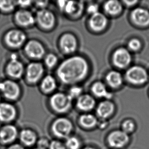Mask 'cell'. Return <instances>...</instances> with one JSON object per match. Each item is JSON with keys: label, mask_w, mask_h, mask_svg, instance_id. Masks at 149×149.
Here are the masks:
<instances>
[{"label": "cell", "mask_w": 149, "mask_h": 149, "mask_svg": "<svg viewBox=\"0 0 149 149\" xmlns=\"http://www.w3.org/2000/svg\"><path fill=\"white\" fill-rule=\"evenodd\" d=\"M89 64L82 56H71L61 61L55 70L59 84L72 86L80 83L89 73Z\"/></svg>", "instance_id": "cell-1"}, {"label": "cell", "mask_w": 149, "mask_h": 149, "mask_svg": "<svg viewBox=\"0 0 149 149\" xmlns=\"http://www.w3.org/2000/svg\"><path fill=\"white\" fill-rule=\"evenodd\" d=\"M75 126L73 121L66 116H57L51 122L49 131L54 139L64 141L74 134Z\"/></svg>", "instance_id": "cell-2"}, {"label": "cell", "mask_w": 149, "mask_h": 149, "mask_svg": "<svg viewBox=\"0 0 149 149\" xmlns=\"http://www.w3.org/2000/svg\"><path fill=\"white\" fill-rule=\"evenodd\" d=\"M73 101L67 93L57 91L48 96V107L51 111L57 116H65L72 109Z\"/></svg>", "instance_id": "cell-3"}, {"label": "cell", "mask_w": 149, "mask_h": 149, "mask_svg": "<svg viewBox=\"0 0 149 149\" xmlns=\"http://www.w3.org/2000/svg\"><path fill=\"white\" fill-rule=\"evenodd\" d=\"M28 40L26 33L18 28L9 29L2 36L3 45L7 49L13 52L22 49Z\"/></svg>", "instance_id": "cell-4"}, {"label": "cell", "mask_w": 149, "mask_h": 149, "mask_svg": "<svg viewBox=\"0 0 149 149\" xmlns=\"http://www.w3.org/2000/svg\"><path fill=\"white\" fill-rule=\"evenodd\" d=\"M0 93L5 101L14 103L22 96V88L18 81L8 78L2 79H0Z\"/></svg>", "instance_id": "cell-5"}, {"label": "cell", "mask_w": 149, "mask_h": 149, "mask_svg": "<svg viewBox=\"0 0 149 149\" xmlns=\"http://www.w3.org/2000/svg\"><path fill=\"white\" fill-rule=\"evenodd\" d=\"M35 16V26L42 32H51L56 28L57 17L55 12L50 9L37 11Z\"/></svg>", "instance_id": "cell-6"}, {"label": "cell", "mask_w": 149, "mask_h": 149, "mask_svg": "<svg viewBox=\"0 0 149 149\" xmlns=\"http://www.w3.org/2000/svg\"><path fill=\"white\" fill-rule=\"evenodd\" d=\"M46 68L42 62L39 61H31L27 65L25 70V83L30 86L38 85L45 75Z\"/></svg>", "instance_id": "cell-7"}, {"label": "cell", "mask_w": 149, "mask_h": 149, "mask_svg": "<svg viewBox=\"0 0 149 149\" xmlns=\"http://www.w3.org/2000/svg\"><path fill=\"white\" fill-rule=\"evenodd\" d=\"M25 67L18 54L12 53L4 67V72L8 79L18 81L24 77Z\"/></svg>", "instance_id": "cell-8"}, {"label": "cell", "mask_w": 149, "mask_h": 149, "mask_svg": "<svg viewBox=\"0 0 149 149\" xmlns=\"http://www.w3.org/2000/svg\"><path fill=\"white\" fill-rule=\"evenodd\" d=\"M22 49L25 56L31 61L40 62L47 53L44 44L35 38L28 39Z\"/></svg>", "instance_id": "cell-9"}, {"label": "cell", "mask_w": 149, "mask_h": 149, "mask_svg": "<svg viewBox=\"0 0 149 149\" xmlns=\"http://www.w3.org/2000/svg\"><path fill=\"white\" fill-rule=\"evenodd\" d=\"M105 141L110 149H124L131 143V135L120 129H114L108 133Z\"/></svg>", "instance_id": "cell-10"}, {"label": "cell", "mask_w": 149, "mask_h": 149, "mask_svg": "<svg viewBox=\"0 0 149 149\" xmlns=\"http://www.w3.org/2000/svg\"><path fill=\"white\" fill-rule=\"evenodd\" d=\"M13 21L17 28L29 29L35 26V16L30 9H17L13 15Z\"/></svg>", "instance_id": "cell-11"}, {"label": "cell", "mask_w": 149, "mask_h": 149, "mask_svg": "<svg viewBox=\"0 0 149 149\" xmlns=\"http://www.w3.org/2000/svg\"><path fill=\"white\" fill-rule=\"evenodd\" d=\"M57 44L59 52L66 56L73 54L78 48L76 37L70 32H64L61 34L58 37Z\"/></svg>", "instance_id": "cell-12"}, {"label": "cell", "mask_w": 149, "mask_h": 149, "mask_svg": "<svg viewBox=\"0 0 149 149\" xmlns=\"http://www.w3.org/2000/svg\"><path fill=\"white\" fill-rule=\"evenodd\" d=\"M20 129L13 124L1 125L0 127V145L4 147L15 143L18 140Z\"/></svg>", "instance_id": "cell-13"}, {"label": "cell", "mask_w": 149, "mask_h": 149, "mask_svg": "<svg viewBox=\"0 0 149 149\" xmlns=\"http://www.w3.org/2000/svg\"><path fill=\"white\" fill-rule=\"evenodd\" d=\"M18 117V109L14 103L2 101L0 103V123L13 124Z\"/></svg>", "instance_id": "cell-14"}, {"label": "cell", "mask_w": 149, "mask_h": 149, "mask_svg": "<svg viewBox=\"0 0 149 149\" xmlns=\"http://www.w3.org/2000/svg\"><path fill=\"white\" fill-rule=\"evenodd\" d=\"M55 5L59 12L69 17L78 16L83 9V5L80 2L58 1L55 2Z\"/></svg>", "instance_id": "cell-15"}, {"label": "cell", "mask_w": 149, "mask_h": 149, "mask_svg": "<svg viewBox=\"0 0 149 149\" xmlns=\"http://www.w3.org/2000/svg\"><path fill=\"white\" fill-rule=\"evenodd\" d=\"M126 77L130 83L136 85L143 84L147 81L148 76L145 69L138 66L130 67L126 71Z\"/></svg>", "instance_id": "cell-16"}, {"label": "cell", "mask_w": 149, "mask_h": 149, "mask_svg": "<svg viewBox=\"0 0 149 149\" xmlns=\"http://www.w3.org/2000/svg\"><path fill=\"white\" fill-rule=\"evenodd\" d=\"M38 134L34 129L24 128L20 130L18 141L25 148L34 147L39 139Z\"/></svg>", "instance_id": "cell-17"}, {"label": "cell", "mask_w": 149, "mask_h": 149, "mask_svg": "<svg viewBox=\"0 0 149 149\" xmlns=\"http://www.w3.org/2000/svg\"><path fill=\"white\" fill-rule=\"evenodd\" d=\"M58 81L54 75L46 74L38 84L39 90L42 94L50 96L57 92Z\"/></svg>", "instance_id": "cell-18"}, {"label": "cell", "mask_w": 149, "mask_h": 149, "mask_svg": "<svg viewBox=\"0 0 149 149\" xmlns=\"http://www.w3.org/2000/svg\"><path fill=\"white\" fill-rule=\"evenodd\" d=\"M78 125L85 131H91L97 129L99 119L96 116L90 113H83L79 117Z\"/></svg>", "instance_id": "cell-19"}, {"label": "cell", "mask_w": 149, "mask_h": 149, "mask_svg": "<svg viewBox=\"0 0 149 149\" xmlns=\"http://www.w3.org/2000/svg\"><path fill=\"white\" fill-rule=\"evenodd\" d=\"M112 60L115 66L119 68H124L131 62V54L127 49L119 48L113 54Z\"/></svg>", "instance_id": "cell-20"}, {"label": "cell", "mask_w": 149, "mask_h": 149, "mask_svg": "<svg viewBox=\"0 0 149 149\" xmlns=\"http://www.w3.org/2000/svg\"><path fill=\"white\" fill-rule=\"evenodd\" d=\"M115 111V106L109 100L103 101L99 103L96 109V116L100 120H108L112 116Z\"/></svg>", "instance_id": "cell-21"}, {"label": "cell", "mask_w": 149, "mask_h": 149, "mask_svg": "<svg viewBox=\"0 0 149 149\" xmlns=\"http://www.w3.org/2000/svg\"><path fill=\"white\" fill-rule=\"evenodd\" d=\"M76 106L79 111L84 113H89V111L95 108L96 101L91 95H81L76 99Z\"/></svg>", "instance_id": "cell-22"}, {"label": "cell", "mask_w": 149, "mask_h": 149, "mask_svg": "<svg viewBox=\"0 0 149 149\" xmlns=\"http://www.w3.org/2000/svg\"><path fill=\"white\" fill-rule=\"evenodd\" d=\"M131 17L136 24L145 26L149 24V12L143 8H137L131 13Z\"/></svg>", "instance_id": "cell-23"}, {"label": "cell", "mask_w": 149, "mask_h": 149, "mask_svg": "<svg viewBox=\"0 0 149 149\" xmlns=\"http://www.w3.org/2000/svg\"><path fill=\"white\" fill-rule=\"evenodd\" d=\"M107 18L103 13L98 12L91 15L89 23L91 28L96 31H101L107 26Z\"/></svg>", "instance_id": "cell-24"}, {"label": "cell", "mask_w": 149, "mask_h": 149, "mask_svg": "<svg viewBox=\"0 0 149 149\" xmlns=\"http://www.w3.org/2000/svg\"><path fill=\"white\" fill-rule=\"evenodd\" d=\"M42 61L46 69L50 70H55L60 62L58 56L53 52H47Z\"/></svg>", "instance_id": "cell-25"}, {"label": "cell", "mask_w": 149, "mask_h": 149, "mask_svg": "<svg viewBox=\"0 0 149 149\" xmlns=\"http://www.w3.org/2000/svg\"><path fill=\"white\" fill-rule=\"evenodd\" d=\"M91 90L93 94L99 98H105L109 99L111 97V93L107 91L105 85L102 82H97L92 86Z\"/></svg>", "instance_id": "cell-26"}, {"label": "cell", "mask_w": 149, "mask_h": 149, "mask_svg": "<svg viewBox=\"0 0 149 149\" xmlns=\"http://www.w3.org/2000/svg\"><path fill=\"white\" fill-rule=\"evenodd\" d=\"M108 84L112 88L119 87L123 83V77L120 73L117 71H110L106 77Z\"/></svg>", "instance_id": "cell-27"}, {"label": "cell", "mask_w": 149, "mask_h": 149, "mask_svg": "<svg viewBox=\"0 0 149 149\" xmlns=\"http://www.w3.org/2000/svg\"><path fill=\"white\" fill-rule=\"evenodd\" d=\"M104 7L105 11L111 15H117L122 10V6L121 3L115 0L106 2Z\"/></svg>", "instance_id": "cell-28"}, {"label": "cell", "mask_w": 149, "mask_h": 149, "mask_svg": "<svg viewBox=\"0 0 149 149\" xmlns=\"http://www.w3.org/2000/svg\"><path fill=\"white\" fill-rule=\"evenodd\" d=\"M17 9L16 1H0V13L2 14L14 13Z\"/></svg>", "instance_id": "cell-29"}, {"label": "cell", "mask_w": 149, "mask_h": 149, "mask_svg": "<svg viewBox=\"0 0 149 149\" xmlns=\"http://www.w3.org/2000/svg\"><path fill=\"white\" fill-rule=\"evenodd\" d=\"M67 149H81L83 147L80 137L74 134L64 141Z\"/></svg>", "instance_id": "cell-30"}, {"label": "cell", "mask_w": 149, "mask_h": 149, "mask_svg": "<svg viewBox=\"0 0 149 149\" xmlns=\"http://www.w3.org/2000/svg\"><path fill=\"white\" fill-rule=\"evenodd\" d=\"M137 128L135 121L132 119H127L121 123L120 129L128 135H131L136 131Z\"/></svg>", "instance_id": "cell-31"}, {"label": "cell", "mask_w": 149, "mask_h": 149, "mask_svg": "<svg viewBox=\"0 0 149 149\" xmlns=\"http://www.w3.org/2000/svg\"><path fill=\"white\" fill-rule=\"evenodd\" d=\"M82 90L80 87L77 86L76 85L72 86L69 88L67 94L69 97L74 100V99H77L82 95Z\"/></svg>", "instance_id": "cell-32"}, {"label": "cell", "mask_w": 149, "mask_h": 149, "mask_svg": "<svg viewBox=\"0 0 149 149\" xmlns=\"http://www.w3.org/2000/svg\"><path fill=\"white\" fill-rule=\"evenodd\" d=\"M48 149H67V148L64 141L53 139L51 140Z\"/></svg>", "instance_id": "cell-33"}, {"label": "cell", "mask_w": 149, "mask_h": 149, "mask_svg": "<svg viewBox=\"0 0 149 149\" xmlns=\"http://www.w3.org/2000/svg\"><path fill=\"white\" fill-rule=\"evenodd\" d=\"M50 141L51 140L48 137L44 136L39 137L35 147L41 149H48Z\"/></svg>", "instance_id": "cell-34"}, {"label": "cell", "mask_w": 149, "mask_h": 149, "mask_svg": "<svg viewBox=\"0 0 149 149\" xmlns=\"http://www.w3.org/2000/svg\"><path fill=\"white\" fill-rule=\"evenodd\" d=\"M18 9H29L33 5V1H16Z\"/></svg>", "instance_id": "cell-35"}, {"label": "cell", "mask_w": 149, "mask_h": 149, "mask_svg": "<svg viewBox=\"0 0 149 149\" xmlns=\"http://www.w3.org/2000/svg\"><path fill=\"white\" fill-rule=\"evenodd\" d=\"M49 1H33V7H34L37 9V11L43 10L48 8L49 5Z\"/></svg>", "instance_id": "cell-36"}, {"label": "cell", "mask_w": 149, "mask_h": 149, "mask_svg": "<svg viewBox=\"0 0 149 149\" xmlns=\"http://www.w3.org/2000/svg\"><path fill=\"white\" fill-rule=\"evenodd\" d=\"M141 41L137 39H133L128 43V47L131 50L136 51L141 49Z\"/></svg>", "instance_id": "cell-37"}, {"label": "cell", "mask_w": 149, "mask_h": 149, "mask_svg": "<svg viewBox=\"0 0 149 149\" xmlns=\"http://www.w3.org/2000/svg\"><path fill=\"white\" fill-rule=\"evenodd\" d=\"M87 10L89 13L93 15V14L99 12V7L97 4H91L88 7Z\"/></svg>", "instance_id": "cell-38"}, {"label": "cell", "mask_w": 149, "mask_h": 149, "mask_svg": "<svg viewBox=\"0 0 149 149\" xmlns=\"http://www.w3.org/2000/svg\"><path fill=\"white\" fill-rule=\"evenodd\" d=\"M108 121L99 120V123H98L97 128L103 130H104L105 129H106L108 127Z\"/></svg>", "instance_id": "cell-39"}, {"label": "cell", "mask_w": 149, "mask_h": 149, "mask_svg": "<svg viewBox=\"0 0 149 149\" xmlns=\"http://www.w3.org/2000/svg\"><path fill=\"white\" fill-rule=\"evenodd\" d=\"M6 149H26V148L20 143L16 142L15 143H13L12 145L7 147Z\"/></svg>", "instance_id": "cell-40"}, {"label": "cell", "mask_w": 149, "mask_h": 149, "mask_svg": "<svg viewBox=\"0 0 149 149\" xmlns=\"http://www.w3.org/2000/svg\"><path fill=\"white\" fill-rule=\"evenodd\" d=\"M125 4L128 6H131L134 5L135 3H137V1H124Z\"/></svg>", "instance_id": "cell-41"}, {"label": "cell", "mask_w": 149, "mask_h": 149, "mask_svg": "<svg viewBox=\"0 0 149 149\" xmlns=\"http://www.w3.org/2000/svg\"><path fill=\"white\" fill-rule=\"evenodd\" d=\"M81 149H98L97 147H96L95 146H83L82 148Z\"/></svg>", "instance_id": "cell-42"}, {"label": "cell", "mask_w": 149, "mask_h": 149, "mask_svg": "<svg viewBox=\"0 0 149 149\" xmlns=\"http://www.w3.org/2000/svg\"><path fill=\"white\" fill-rule=\"evenodd\" d=\"M41 149L40 148H39L37 147H34L31 148L30 149Z\"/></svg>", "instance_id": "cell-43"}, {"label": "cell", "mask_w": 149, "mask_h": 149, "mask_svg": "<svg viewBox=\"0 0 149 149\" xmlns=\"http://www.w3.org/2000/svg\"><path fill=\"white\" fill-rule=\"evenodd\" d=\"M2 95L1 94V93H0V103L2 101Z\"/></svg>", "instance_id": "cell-44"}]
</instances>
